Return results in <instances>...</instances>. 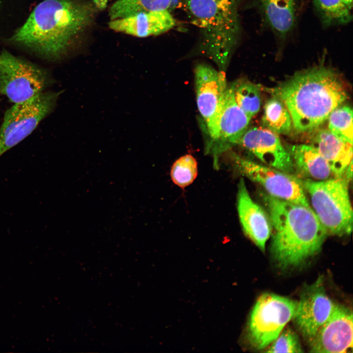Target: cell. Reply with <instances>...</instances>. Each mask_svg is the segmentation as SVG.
<instances>
[{"label":"cell","mask_w":353,"mask_h":353,"mask_svg":"<svg viewBox=\"0 0 353 353\" xmlns=\"http://www.w3.org/2000/svg\"><path fill=\"white\" fill-rule=\"evenodd\" d=\"M106 0H41L4 41L47 61L65 59Z\"/></svg>","instance_id":"1"},{"label":"cell","mask_w":353,"mask_h":353,"mask_svg":"<svg viewBox=\"0 0 353 353\" xmlns=\"http://www.w3.org/2000/svg\"><path fill=\"white\" fill-rule=\"evenodd\" d=\"M273 92L286 106L293 126L299 132L318 128L348 97L337 73L322 65L296 73Z\"/></svg>","instance_id":"2"},{"label":"cell","mask_w":353,"mask_h":353,"mask_svg":"<svg viewBox=\"0 0 353 353\" xmlns=\"http://www.w3.org/2000/svg\"><path fill=\"white\" fill-rule=\"evenodd\" d=\"M271 226V251L279 267L298 266L318 253L328 235L312 208L260 194Z\"/></svg>","instance_id":"3"},{"label":"cell","mask_w":353,"mask_h":353,"mask_svg":"<svg viewBox=\"0 0 353 353\" xmlns=\"http://www.w3.org/2000/svg\"><path fill=\"white\" fill-rule=\"evenodd\" d=\"M241 0H183L191 23L200 33L198 51L225 71L239 42Z\"/></svg>","instance_id":"4"},{"label":"cell","mask_w":353,"mask_h":353,"mask_svg":"<svg viewBox=\"0 0 353 353\" xmlns=\"http://www.w3.org/2000/svg\"><path fill=\"white\" fill-rule=\"evenodd\" d=\"M301 181L309 196L312 209L328 235L350 234L353 227V209L349 182L344 177H335L323 180L305 178Z\"/></svg>","instance_id":"5"},{"label":"cell","mask_w":353,"mask_h":353,"mask_svg":"<svg viewBox=\"0 0 353 353\" xmlns=\"http://www.w3.org/2000/svg\"><path fill=\"white\" fill-rule=\"evenodd\" d=\"M63 92L43 91L7 110L0 128V157L32 132L54 110Z\"/></svg>","instance_id":"6"},{"label":"cell","mask_w":353,"mask_h":353,"mask_svg":"<svg viewBox=\"0 0 353 353\" xmlns=\"http://www.w3.org/2000/svg\"><path fill=\"white\" fill-rule=\"evenodd\" d=\"M52 83L43 68L7 49L0 50V94L14 103L25 101L44 91Z\"/></svg>","instance_id":"7"},{"label":"cell","mask_w":353,"mask_h":353,"mask_svg":"<svg viewBox=\"0 0 353 353\" xmlns=\"http://www.w3.org/2000/svg\"><path fill=\"white\" fill-rule=\"evenodd\" d=\"M298 302L276 294L261 295L253 307L248 326L251 345L262 350L275 341L286 324L294 318Z\"/></svg>","instance_id":"8"},{"label":"cell","mask_w":353,"mask_h":353,"mask_svg":"<svg viewBox=\"0 0 353 353\" xmlns=\"http://www.w3.org/2000/svg\"><path fill=\"white\" fill-rule=\"evenodd\" d=\"M231 157L237 171L261 185L270 196L311 208L301 179L295 175L257 163L235 153Z\"/></svg>","instance_id":"9"},{"label":"cell","mask_w":353,"mask_h":353,"mask_svg":"<svg viewBox=\"0 0 353 353\" xmlns=\"http://www.w3.org/2000/svg\"><path fill=\"white\" fill-rule=\"evenodd\" d=\"M194 75L198 109L211 138L208 147L217 136L219 116L227 83L225 72L205 63L196 65Z\"/></svg>","instance_id":"10"},{"label":"cell","mask_w":353,"mask_h":353,"mask_svg":"<svg viewBox=\"0 0 353 353\" xmlns=\"http://www.w3.org/2000/svg\"><path fill=\"white\" fill-rule=\"evenodd\" d=\"M335 304L326 293L322 277L303 291L294 318L309 342L330 315Z\"/></svg>","instance_id":"11"},{"label":"cell","mask_w":353,"mask_h":353,"mask_svg":"<svg viewBox=\"0 0 353 353\" xmlns=\"http://www.w3.org/2000/svg\"><path fill=\"white\" fill-rule=\"evenodd\" d=\"M251 118L236 103L233 83L227 85L220 114L217 136L207 150L214 157V165L218 168V157L237 143L248 129Z\"/></svg>","instance_id":"12"},{"label":"cell","mask_w":353,"mask_h":353,"mask_svg":"<svg viewBox=\"0 0 353 353\" xmlns=\"http://www.w3.org/2000/svg\"><path fill=\"white\" fill-rule=\"evenodd\" d=\"M239 145L264 165L295 175L290 154L277 133L264 127L247 129L239 140Z\"/></svg>","instance_id":"13"},{"label":"cell","mask_w":353,"mask_h":353,"mask_svg":"<svg viewBox=\"0 0 353 353\" xmlns=\"http://www.w3.org/2000/svg\"><path fill=\"white\" fill-rule=\"evenodd\" d=\"M312 353H345L353 346V313L335 304L334 310L310 342Z\"/></svg>","instance_id":"14"},{"label":"cell","mask_w":353,"mask_h":353,"mask_svg":"<svg viewBox=\"0 0 353 353\" xmlns=\"http://www.w3.org/2000/svg\"><path fill=\"white\" fill-rule=\"evenodd\" d=\"M237 209L240 223L246 235L262 251L271 236V226L267 212L251 198L245 182L238 184Z\"/></svg>","instance_id":"15"},{"label":"cell","mask_w":353,"mask_h":353,"mask_svg":"<svg viewBox=\"0 0 353 353\" xmlns=\"http://www.w3.org/2000/svg\"><path fill=\"white\" fill-rule=\"evenodd\" d=\"M176 25V19L168 11L141 12L109 23V27L115 31L140 38L161 34Z\"/></svg>","instance_id":"16"},{"label":"cell","mask_w":353,"mask_h":353,"mask_svg":"<svg viewBox=\"0 0 353 353\" xmlns=\"http://www.w3.org/2000/svg\"><path fill=\"white\" fill-rule=\"evenodd\" d=\"M263 24L283 42L294 30L297 21L296 0H254Z\"/></svg>","instance_id":"17"},{"label":"cell","mask_w":353,"mask_h":353,"mask_svg":"<svg viewBox=\"0 0 353 353\" xmlns=\"http://www.w3.org/2000/svg\"><path fill=\"white\" fill-rule=\"evenodd\" d=\"M311 142L329 164L332 176L343 177L346 169L353 162V144L336 137L326 128L316 130Z\"/></svg>","instance_id":"18"},{"label":"cell","mask_w":353,"mask_h":353,"mask_svg":"<svg viewBox=\"0 0 353 353\" xmlns=\"http://www.w3.org/2000/svg\"><path fill=\"white\" fill-rule=\"evenodd\" d=\"M285 148L291 157L295 174L315 180L327 179L332 176L327 161L311 145H289Z\"/></svg>","instance_id":"19"},{"label":"cell","mask_w":353,"mask_h":353,"mask_svg":"<svg viewBox=\"0 0 353 353\" xmlns=\"http://www.w3.org/2000/svg\"><path fill=\"white\" fill-rule=\"evenodd\" d=\"M183 0H116L109 13L111 20L141 12L168 11L182 6Z\"/></svg>","instance_id":"20"},{"label":"cell","mask_w":353,"mask_h":353,"mask_svg":"<svg viewBox=\"0 0 353 353\" xmlns=\"http://www.w3.org/2000/svg\"><path fill=\"white\" fill-rule=\"evenodd\" d=\"M262 123L263 127L277 134H288L293 127L291 117L286 106L275 96L264 105Z\"/></svg>","instance_id":"21"},{"label":"cell","mask_w":353,"mask_h":353,"mask_svg":"<svg viewBox=\"0 0 353 353\" xmlns=\"http://www.w3.org/2000/svg\"><path fill=\"white\" fill-rule=\"evenodd\" d=\"M322 24L326 26L345 24L352 20L351 10L343 0H312Z\"/></svg>","instance_id":"22"},{"label":"cell","mask_w":353,"mask_h":353,"mask_svg":"<svg viewBox=\"0 0 353 353\" xmlns=\"http://www.w3.org/2000/svg\"><path fill=\"white\" fill-rule=\"evenodd\" d=\"M233 92L236 103L249 118L251 119L257 114L261 101L256 85L247 81L234 82Z\"/></svg>","instance_id":"23"},{"label":"cell","mask_w":353,"mask_h":353,"mask_svg":"<svg viewBox=\"0 0 353 353\" xmlns=\"http://www.w3.org/2000/svg\"><path fill=\"white\" fill-rule=\"evenodd\" d=\"M328 129L336 137L353 144V110L348 105L339 106L329 114Z\"/></svg>","instance_id":"24"},{"label":"cell","mask_w":353,"mask_h":353,"mask_svg":"<svg viewBox=\"0 0 353 353\" xmlns=\"http://www.w3.org/2000/svg\"><path fill=\"white\" fill-rule=\"evenodd\" d=\"M197 174V161L190 154H186L178 158L173 164L170 173L173 182L182 188L192 184Z\"/></svg>","instance_id":"25"},{"label":"cell","mask_w":353,"mask_h":353,"mask_svg":"<svg viewBox=\"0 0 353 353\" xmlns=\"http://www.w3.org/2000/svg\"><path fill=\"white\" fill-rule=\"evenodd\" d=\"M266 351L269 353L303 352L297 334L291 328L282 330L277 339Z\"/></svg>","instance_id":"26"},{"label":"cell","mask_w":353,"mask_h":353,"mask_svg":"<svg viewBox=\"0 0 353 353\" xmlns=\"http://www.w3.org/2000/svg\"><path fill=\"white\" fill-rule=\"evenodd\" d=\"M346 5L349 7L350 9H352L353 7V0H343Z\"/></svg>","instance_id":"27"}]
</instances>
